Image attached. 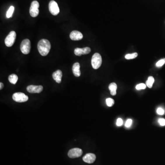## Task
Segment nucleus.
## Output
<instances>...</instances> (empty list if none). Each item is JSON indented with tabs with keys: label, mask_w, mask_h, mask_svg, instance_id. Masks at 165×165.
Masks as SVG:
<instances>
[{
	"label": "nucleus",
	"mask_w": 165,
	"mask_h": 165,
	"mask_svg": "<svg viewBox=\"0 0 165 165\" xmlns=\"http://www.w3.org/2000/svg\"><path fill=\"white\" fill-rule=\"evenodd\" d=\"M117 126H121L123 124V120L121 118H118L117 121Z\"/></svg>",
	"instance_id": "nucleus-25"
},
{
	"label": "nucleus",
	"mask_w": 165,
	"mask_h": 165,
	"mask_svg": "<svg viewBox=\"0 0 165 165\" xmlns=\"http://www.w3.org/2000/svg\"><path fill=\"white\" fill-rule=\"evenodd\" d=\"M14 8L13 6H11L10 7L8 11L6 12V16L7 18H9L12 17L13 16V13L14 12Z\"/></svg>",
	"instance_id": "nucleus-18"
},
{
	"label": "nucleus",
	"mask_w": 165,
	"mask_h": 165,
	"mask_svg": "<svg viewBox=\"0 0 165 165\" xmlns=\"http://www.w3.org/2000/svg\"><path fill=\"white\" fill-rule=\"evenodd\" d=\"M165 63V58H163L159 60L156 63V67H161Z\"/></svg>",
	"instance_id": "nucleus-21"
},
{
	"label": "nucleus",
	"mask_w": 165,
	"mask_h": 165,
	"mask_svg": "<svg viewBox=\"0 0 165 165\" xmlns=\"http://www.w3.org/2000/svg\"><path fill=\"white\" fill-rule=\"evenodd\" d=\"M38 50L41 55L46 56L49 53L51 48V45L48 40L42 39L39 41L37 46Z\"/></svg>",
	"instance_id": "nucleus-1"
},
{
	"label": "nucleus",
	"mask_w": 165,
	"mask_h": 165,
	"mask_svg": "<svg viewBox=\"0 0 165 165\" xmlns=\"http://www.w3.org/2000/svg\"><path fill=\"white\" fill-rule=\"evenodd\" d=\"M109 89L111 91V94L112 95H115L117 94V85L115 83H112L109 86Z\"/></svg>",
	"instance_id": "nucleus-15"
},
{
	"label": "nucleus",
	"mask_w": 165,
	"mask_h": 165,
	"mask_svg": "<svg viewBox=\"0 0 165 165\" xmlns=\"http://www.w3.org/2000/svg\"><path fill=\"white\" fill-rule=\"evenodd\" d=\"M158 123L160 125L162 126H165V119L163 118H160L158 120Z\"/></svg>",
	"instance_id": "nucleus-26"
},
{
	"label": "nucleus",
	"mask_w": 165,
	"mask_h": 165,
	"mask_svg": "<svg viewBox=\"0 0 165 165\" xmlns=\"http://www.w3.org/2000/svg\"><path fill=\"white\" fill-rule=\"evenodd\" d=\"M13 99L14 101L16 102L21 103V102H26L28 100L29 97L24 93L18 92V93H14L13 95Z\"/></svg>",
	"instance_id": "nucleus-6"
},
{
	"label": "nucleus",
	"mask_w": 165,
	"mask_h": 165,
	"mask_svg": "<svg viewBox=\"0 0 165 165\" xmlns=\"http://www.w3.org/2000/svg\"><path fill=\"white\" fill-rule=\"evenodd\" d=\"M146 87V84L144 83H141L137 84L136 86V88L137 90H144V89H145Z\"/></svg>",
	"instance_id": "nucleus-22"
},
{
	"label": "nucleus",
	"mask_w": 165,
	"mask_h": 165,
	"mask_svg": "<svg viewBox=\"0 0 165 165\" xmlns=\"http://www.w3.org/2000/svg\"><path fill=\"white\" fill-rule=\"evenodd\" d=\"M70 38L72 41H80L83 38V35L79 31L74 30L70 33Z\"/></svg>",
	"instance_id": "nucleus-11"
},
{
	"label": "nucleus",
	"mask_w": 165,
	"mask_h": 165,
	"mask_svg": "<svg viewBox=\"0 0 165 165\" xmlns=\"http://www.w3.org/2000/svg\"><path fill=\"white\" fill-rule=\"evenodd\" d=\"M43 90V87L41 85H30L27 87V91L30 93H39Z\"/></svg>",
	"instance_id": "nucleus-9"
},
{
	"label": "nucleus",
	"mask_w": 165,
	"mask_h": 165,
	"mask_svg": "<svg viewBox=\"0 0 165 165\" xmlns=\"http://www.w3.org/2000/svg\"><path fill=\"white\" fill-rule=\"evenodd\" d=\"M3 87H4V84H3L1 82V83H0V90H2Z\"/></svg>",
	"instance_id": "nucleus-27"
},
{
	"label": "nucleus",
	"mask_w": 165,
	"mask_h": 165,
	"mask_svg": "<svg viewBox=\"0 0 165 165\" xmlns=\"http://www.w3.org/2000/svg\"><path fill=\"white\" fill-rule=\"evenodd\" d=\"M96 159V156L94 154L88 153L85 154L83 158V160L86 163H93Z\"/></svg>",
	"instance_id": "nucleus-12"
},
{
	"label": "nucleus",
	"mask_w": 165,
	"mask_h": 165,
	"mask_svg": "<svg viewBox=\"0 0 165 165\" xmlns=\"http://www.w3.org/2000/svg\"><path fill=\"white\" fill-rule=\"evenodd\" d=\"M31 49V42L29 39H25L22 41L20 45V50L22 53L28 54Z\"/></svg>",
	"instance_id": "nucleus-3"
},
{
	"label": "nucleus",
	"mask_w": 165,
	"mask_h": 165,
	"mask_svg": "<svg viewBox=\"0 0 165 165\" xmlns=\"http://www.w3.org/2000/svg\"><path fill=\"white\" fill-rule=\"evenodd\" d=\"M157 114L160 115H164V113H165V111H164V109L161 107L158 108L157 109Z\"/></svg>",
	"instance_id": "nucleus-23"
},
{
	"label": "nucleus",
	"mask_w": 165,
	"mask_h": 165,
	"mask_svg": "<svg viewBox=\"0 0 165 165\" xmlns=\"http://www.w3.org/2000/svg\"><path fill=\"white\" fill-rule=\"evenodd\" d=\"M91 49L90 47H86L83 48H76L74 50V54L77 56H81L82 55L88 54L90 53Z\"/></svg>",
	"instance_id": "nucleus-10"
},
{
	"label": "nucleus",
	"mask_w": 165,
	"mask_h": 165,
	"mask_svg": "<svg viewBox=\"0 0 165 165\" xmlns=\"http://www.w3.org/2000/svg\"><path fill=\"white\" fill-rule=\"evenodd\" d=\"M83 154V151L79 148H74L69 150L68 153V156L71 158H75L81 156Z\"/></svg>",
	"instance_id": "nucleus-8"
},
{
	"label": "nucleus",
	"mask_w": 165,
	"mask_h": 165,
	"mask_svg": "<svg viewBox=\"0 0 165 165\" xmlns=\"http://www.w3.org/2000/svg\"><path fill=\"white\" fill-rule=\"evenodd\" d=\"M62 77V72L60 70H58L52 74L53 79L55 80V82L58 84L61 83Z\"/></svg>",
	"instance_id": "nucleus-13"
},
{
	"label": "nucleus",
	"mask_w": 165,
	"mask_h": 165,
	"mask_svg": "<svg viewBox=\"0 0 165 165\" xmlns=\"http://www.w3.org/2000/svg\"><path fill=\"white\" fill-rule=\"evenodd\" d=\"M49 9L51 14L54 16L58 15L60 12V9L58 3L54 1H51L49 2Z\"/></svg>",
	"instance_id": "nucleus-7"
},
{
	"label": "nucleus",
	"mask_w": 165,
	"mask_h": 165,
	"mask_svg": "<svg viewBox=\"0 0 165 165\" xmlns=\"http://www.w3.org/2000/svg\"><path fill=\"white\" fill-rule=\"evenodd\" d=\"M132 124V119H128L127 120V121H126L125 124V126L126 128H129L131 127Z\"/></svg>",
	"instance_id": "nucleus-24"
},
{
	"label": "nucleus",
	"mask_w": 165,
	"mask_h": 165,
	"mask_svg": "<svg viewBox=\"0 0 165 165\" xmlns=\"http://www.w3.org/2000/svg\"><path fill=\"white\" fill-rule=\"evenodd\" d=\"M18 80V77L15 74H12L9 76L8 80L12 84H16Z\"/></svg>",
	"instance_id": "nucleus-16"
},
{
	"label": "nucleus",
	"mask_w": 165,
	"mask_h": 165,
	"mask_svg": "<svg viewBox=\"0 0 165 165\" xmlns=\"http://www.w3.org/2000/svg\"><path fill=\"white\" fill-rule=\"evenodd\" d=\"M16 38V32L14 31H11L5 39L6 46L8 47H11L14 44Z\"/></svg>",
	"instance_id": "nucleus-4"
},
{
	"label": "nucleus",
	"mask_w": 165,
	"mask_h": 165,
	"mask_svg": "<svg viewBox=\"0 0 165 165\" xmlns=\"http://www.w3.org/2000/svg\"><path fill=\"white\" fill-rule=\"evenodd\" d=\"M39 3L36 1H34L31 3L29 9V13L31 17L33 18L36 17L38 15L39 13Z\"/></svg>",
	"instance_id": "nucleus-5"
},
{
	"label": "nucleus",
	"mask_w": 165,
	"mask_h": 165,
	"mask_svg": "<svg viewBox=\"0 0 165 165\" xmlns=\"http://www.w3.org/2000/svg\"><path fill=\"white\" fill-rule=\"evenodd\" d=\"M137 56V53H133L128 54L126 55L125 56V58L127 60H129V59H133L135 58Z\"/></svg>",
	"instance_id": "nucleus-19"
},
{
	"label": "nucleus",
	"mask_w": 165,
	"mask_h": 165,
	"mask_svg": "<svg viewBox=\"0 0 165 165\" xmlns=\"http://www.w3.org/2000/svg\"><path fill=\"white\" fill-rule=\"evenodd\" d=\"M106 103H107V105L108 107H112L114 104V100L112 99V98H107L106 100Z\"/></svg>",
	"instance_id": "nucleus-20"
},
{
	"label": "nucleus",
	"mask_w": 165,
	"mask_h": 165,
	"mask_svg": "<svg viewBox=\"0 0 165 165\" xmlns=\"http://www.w3.org/2000/svg\"><path fill=\"white\" fill-rule=\"evenodd\" d=\"M80 67V64L79 62H76L72 66V72H73V74L75 77H79L81 75Z\"/></svg>",
	"instance_id": "nucleus-14"
},
{
	"label": "nucleus",
	"mask_w": 165,
	"mask_h": 165,
	"mask_svg": "<svg viewBox=\"0 0 165 165\" xmlns=\"http://www.w3.org/2000/svg\"><path fill=\"white\" fill-rule=\"evenodd\" d=\"M154 78L152 76H150L148 77V80L146 82V85L148 88H151L153 86V84L154 83Z\"/></svg>",
	"instance_id": "nucleus-17"
},
{
	"label": "nucleus",
	"mask_w": 165,
	"mask_h": 165,
	"mask_svg": "<svg viewBox=\"0 0 165 165\" xmlns=\"http://www.w3.org/2000/svg\"><path fill=\"white\" fill-rule=\"evenodd\" d=\"M102 64V58L99 53H96L92 56L91 59V65L94 69H97L100 67Z\"/></svg>",
	"instance_id": "nucleus-2"
}]
</instances>
